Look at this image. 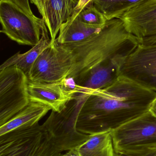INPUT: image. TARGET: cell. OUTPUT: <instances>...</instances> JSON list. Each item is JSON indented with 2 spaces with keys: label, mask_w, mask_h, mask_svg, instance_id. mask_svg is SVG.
Wrapping results in <instances>:
<instances>
[{
  "label": "cell",
  "mask_w": 156,
  "mask_h": 156,
  "mask_svg": "<svg viewBox=\"0 0 156 156\" xmlns=\"http://www.w3.org/2000/svg\"><path fill=\"white\" fill-rule=\"evenodd\" d=\"M104 26H94L82 23L77 18L68 19L61 25L55 42L60 45L80 43L100 32Z\"/></svg>",
  "instance_id": "obj_15"
},
{
  "label": "cell",
  "mask_w": 156,
  "mask_h": 156,
  "mask_svg": "<svg viewBox=\"0 0 156 156\" xmlns=\"http://www.w3.org/2000/svg\"><path fill=\"white\" fill-rule=\"evenodd\" d=\"M140 44L120 18L108 20L100 31L78 44L61 45L70 51L72 66L67 77L74 80L118 56L130 55Z\"/></svg>",
  "instance_id": "obj_2"
},
{
  "label": "cell",
  "mask_w": 156,
  "mask_h": 156,
  "mask_svg": "<svg viewBox=\"0 0 156 156\" xmlns=\"http://www.w3.org/2000/svg\"><path fill=\"white\" fill-rule=\"evenodd\" d=\"M128 56H118L90 69L74 80L80 86L92 90L106 88L119 77L121 67Z\"/></svg>",
  "instance_id": "obj_12"
},
{
  "label": "cell",
  "mask_w": 156,
  "mask_h": 156,
  "mask_svg": "<svg viewBox=\"0 0 156 156\" xmlns=\"http://www.w3.org/2000/svg\"><path fill=\"white\" fill-rule=\"evenodd\" d=\"M115 156H156V147L115 152Z\"/></svg>",
  "instance_id": "obj_20"
},
{
  "label": "cell",
  "mask_w": 156,
  "mask_h": 156,
  "mask_svg": "<svg viewBox=\"0 0 156 156\" xmlns=\"http://www.w3.org/2000/svg\"><path fill=\"white\" fill-rule=\"evenodd\" d=\"M150 0H93L97 9L107 20L120 18L132 8Z\"/></svg>",
  "instance_id": "obj_18"
},
{
  "label": "cell",
  "mask_w": 156,
  "mask_h": 156,
  "mask_svg": "<svg viewBox=\"0 0 156 156\" xmlns=\"http://www.w3.org/2000/svg\"><path fill=\"white\" fill-rule=\"evenodd\" d=\"M149 111L156 117V96L150 105Z\"/></svg>",
  "instance_id": "obj_23"
},
{
  "label": "cell",
  "mask_w": 156,
  "mask_h": 156,
  "mask_svg": "<svg viewBox=\"0 0 156 156\" xmlns=\"http://www.w3.org/2000/svg\"><path fill=\"white\" fill-rule=\"evenodd\" d=\"M76 148L80 156H115L111 132L89 135L88 140Z\"/></svg>",
  "instance_id": "obj_17"
},
{
  "label": "cell",
  "mask_w": 156,
  "mask_h": 156,
  "mask_svg": "<svg viewBox=\"0 0 156 156\" xmlns=\"http://www.w3.org/2000/svg\"><path fill=\"white\" fill-rule=\"evenodd\" d=\"M156 91L120 76L112 84L93 90L82 105L76 128L91 135L112 132L149 111Z\"/></svg>",
  "instance_id": "obj_1"
},
{
  "label": "cell",
  "mask_w": 156,
  "mask_h": 156,
  "mask_svg": "<svg viewBox=\"0 0 156 156\" xmlns=\"http://www.w3.org/2000/svg\"><path fill=\"white\" fill-rule=\"evenodd\" d=\"M22 10L30 15H34L29 4V0H11Z\"/></svg>",
  "instance_id": "obj_22"
},
{
  "label": "cell",
  "mask_w": 156,
  "mask_h": 156,
  "mask_svg": "<svg viewBox=\"0 0 156 156\" xmlns=\"http://www.w3.org/2000/svg\"><path fill=\"white\" fill-rule=\"evenodd\" d=\"M48 29L45 25L42 29L41 38L39 42L31 49L26 53L21 54L17 52L4 62L0 70L11 66H15L23 71L28 76L35 62L39 55L45 49L51 45V39L48 34Z\"/></svg>",
  "instance_id": "obj_14"
},
{
  "label": "cell",
  "mask_w": 156,
  "mask_h": 156,
  "mask_svg": "<svg viewBox=\"0 0 156 156\" xmlns=\"http://www.w3.org/2000/svg\"><path fill=\"white\" fill-rule=\"evenodd\" d=\"M27 90L30 102L45 105L57 112H61L75 95L66 91L60 81L47 83L29 80Z\"/></svg>",
  "instance_id": "obj_13"
},
{
  "label": "cell",
  "mask_w": 156,
  "mask_h": 156,
  "mask_svg": "<svg viewBox=\"0 0 156 156\" xmlns=\"http://www.w3.org/2000/svg\"><path fill=\"white\" fill-rule=\"evenodd\" d=\"M111 133L115 152L156 147V117L148 111Z\"/></svg>",
  "instance_id": "obj_7"
},
{
  "label": "cell",
  "mask_w": 156,
  "mask_h": 156,
  "mask_svg": "<svg viewBox=\"0 0 156 156\" xmlns=\"http://www.w3.org/2000/svg\"><path fill=\"white\" fill-rule=\"evenodd\" d=\"M120 18L140 44L156 43V0H150L132 8Z\"/></svg>",
  "instance_id": "obj_10"
},
{
  "label": "cell",
  "mask_w": 156,
  "mask_h": 156,
  "mask_svg": "<svg viewBox=\"0 0 156 156\" xmlns=\"http://www.w3.org/2000/svg\"><path fill=\"white\" fill-rule=\"evenodd\" d=\"M93 5V0H79L73 11V14L68 19H74L86 6Z\"/></svg>",
  "instance_id": "obj_21"
},
{
  "label": "cell",
  "mask_w": 156,
  "mask_h": 156,
  "mask_svg": "<svg viewBox=\"0 0 156 156\" xmlns=\"http://www.w3.org/2000/svg\"><path fill=\"white\" fill-rule=\"evenodd\" d=\"M42 16L51 37L56 41L61 25L72 15L77 5L73 0H30Z\"/></svg>",
  "instance_id": "obj_11"
},
{
  "label": "cell",
  "mask_w": 156,
  "mask_h": 156,
  "mask_svg": "<svg viewBox=\"0 0 156 156\" xmlns=\"http://www.w3.org/2000/svg\"><path fill=\"white\" fill-rule=\"evenodd\" d=\"M1 32L21 45L38 44L45 24L42 18L30 15L11 0L0 1Z\"/></svg>",
  "instance_id": "obj_5"
},
{
  "label": "cell",
  "mask_w": 156,
  "mask_h": 156,
  "mask_svg": "<svg viewBox=\"0 0 156 156\" xmlns=\"http://www.w3.org/2000/svg\"><path fill=\"white\" fill-rule=\"evenodd\" d=\"M72 63L70 51L55 42L39 55L27 77L32 81L59 82L67 76Z\"/></svg>",
  "instance_id": "obj_8"
},
{
  "label": "cell",
  "mask_w": 156,
  "mask_h": 156,
  "mask_svg": "<svg viewBox=\"0 0 156 156\" xmlns=\"http://www.w3.org/2000/svg\"><path fill=\"white\" fill-rule=\"evenodd\" d=\"M50 108L38 102H30L22 111L16 114L3 125L0 126V136L20 127L30 126L38 123Z\"/></svg>",
  "instance_id": "obj_16"
},
{
  "label": "cell",
  "mask_w": 156,
  "mask_h": 156,
  "mask_svg": "<svg viewBox=\"0 0 156 156\" xmlns=\"http://www.w3.org/2000/svg\"><path fill=\"white\" fill-rule=\"evenodd\" d=\"M61 153L38 123L0 136V156H62Z\"/></svg>",
  "instance_id": "obj_3"
},
{
  "label": "cell",
  "mask_w": 156,
  "mask_h": 156,
  "mask_svg": "<svg viewBox=\"0 0 156 156\" xmlns=\"http://www.w3.org/2000/svg\"><path fill=\"white\" fill-rule=\"evenodd\" d=\"M120 76L156 91V43L139 44L125 58Z\"/></svg>",
  "instance_id": "obj_9"
},
{
  "label": "cell",
  "mask_w": 156,
  "mask_h": 156,
  "mask_svg": "<svg viewBox=\"0 0 156 156\" xmlns=\"http://www.w3.org/2000/svg\"><path fill=\"white\" fill-rule=\"evenodd\" d=\"M28 80L27 76L16 67L0 70V126L30 102Z\"/></svg>",
  "instance_id": "obj_6"
},
{
  "label": "cell",
  "mask_w": 156,
  "mask_h": 156,
  "mask_svg": "<svg viewBox=\"0 0 156 156\" xmlns=\"http://www.w3.org/2000/svg\"><path fill=\"white\" fill-rule=\"evenodd\" d=\"M76 18L82 23L94 26H103L108 21L94 5L86 6Z\"/></svg>",
  "instance_id": "obj_19"
},
{
  "label": "cell",
  "mask_w": 156,
  "mask_h": 156,
  "mask_svg": "<svg viewBox=\"0 0 156 156\" xmlns=\"http://www.w3.org/2000/svg\"><path fill=\"white\" fill-rule=\"evenodd\" d=\"M62 156H80L77 148H74L69 150L66 154H62Z\"/></svg>",
  "instance_id": "obj_24"
},
{
  "label": "cell",
  "mask_w": 156,
  "mask_h": 156,
  "mask_svg": "<svg viewBox=\"0 0 156 156\" xmlns=\"http://www.w3.org/2000/svg\"><path fill=\"white\" fill-rule=\"evenodd\" d=\"M91 92L75 94L61 112L52 111L42 124L61 152L78 147L89 138V135L77 130L76 123L81 108Z\"/></svg>",
  "instance_id": "obj_4"
}]
</instances>
